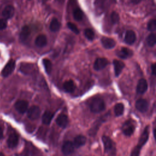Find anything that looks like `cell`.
<instances>
[{
	"instance_id": "obj_1",
	"label": "cell",
	"mask_w": 156,
	"mask_h": 156,
	"mask_svg": "<svg viewBox=\"0 0 156 156\" xmlns=\"http://www.w3.org/2000/svg\"><path fill=\"white\" fill-rule=\"evenodd\" d=\"M149 138V126H146L141 133L138 144L133 148L130 156H139L141 147L146 143Z\"/></svg>"
},
{
	"instance_id": "obj_2",
	"label": "cell",
	"mask_w": 156,
	"mask_h": 156,
	"mask_svg": "<svg viewBox=\"0 0 156 156\" xmlns=\"http://www.w3.org/2000/svg\"><path fill=\"white\" fill-rule=\"evenodd\" d=\"M90 108L93 113H99L102 112L105 108V105L104 100L99 97L94 98L90 104Z\"/></svg>"
},
{
	"instance_id": "obj_3",
	"label": "cell",
	"mask_w": 156,
	"mask_h": 156,
	"mask_svg": "<svg viewBox=\"0 0 156 156\" xmlns=\"http://www.w3.org/2000/svg\"><path fill=\"white\" fill-rule=\"evenodd\" d=\"M102 141L104 144L105 152L108 154H114L116 151V148L115 144L112 139L107 136L104 135L102 137Z\"/></svg>"
},
{
	"instance_id": "obj_4",
	"label": "cell",
	"mask_w": 156,
	"mask_h": 156,
	"mask_svg": "<svg viewBox=\"0 0 156 156\" xmlns=\"http://www.w3.org/2000/svg\"><path fill=\"white\" fill-rule=\"evenodd\" d=\"M15 68V61L13 59L9 60L1 71L2 76L4 77H8L13 72Z\"/></svg>"
},
{
	"instance_id": "obj_5",
	"label": "cell",
	"mask_w": 156,
	"mask_h": 156,
	"mask_svg": "<svg viewBox=\"0 0 156 156\" xmlns=\"http://www.w3.org/2000/svg\"><path fill=\"white\" fill-rule=\"evenodd\" d=\"M41 110L38 106L32 105L27 110V116L31 120H35L39 118Z\"/></svg>"
},
{
	"instance_id": "obj_6",
	"label": "cell",
	"mask_w": 156,
	"mask_h": 156,
	"mask_svg": "<svg viewBox=\"0 0 156 156\" xmlns=\"http://www.w3.org/2000/svg\"><path fill=\"white\" fill-rule=\"evenodd\" d=\"M135 125L133 124V122L131 121H127L126 122L123 124L122 127V130L123 133L126 136H130L132 135L134 131H135Z\"/></svg>"
},
{
	"instance_id": "obj_7",
	"label": "cell",
	"mask_w": 156,
	"mask_h": 156,
	"mask_svg": "<svg viewBox=\"0 0 156 156\" xmlns=\"http://www.w3.org/2000/svg\"><path fill=\"white\" fill-rule=\"evenodd\" d=\"M15 108L20 113L23 114L27 110L29 103L26 100H18L15 104Z\"/></svg>"
},
{
	"instance_id": "obj_8",
	"label": "cell",
	"mask_w": 156,
	"mask_h": 156,
	"mask_svg": "<svg viewBox=\"0 0 156 156\" xmlns=\"http://www.w3.org/2000/svg\"><path fill=\"white\" fill-rule=\"evenodd\" d=\"M108 64V61L106 58H98L94 63L93 68L99 71L104 69Z\"/></svg>"
},
{
	"instance_id": "obj_9",
	"label": "cell",
	"mask_w": 156,
	"mask_h": 156,
	"mask_svg": "<svg viewBox=\"0 0 156 156\" xmlns=\"http://www.w3.org/2000/svg\"><path fill=\"white\" fill-rule=\"evenodd\" d=\"M136 108L140 112H146L149 107V104L147 101L144 99H140L136 101L135 103Z\"/></svg>"
},
{
	"instance_id": "obj_10",
	"label": "cell",
	"mask_w": 156,
	"mask_h": 156,
	"mask_svg": "<svg viewBox=\"0 0 156 156\" xmlns=\"http://www.w3.org/2000/svg\"><path fill=\"white\" fill-rule=\"evenodd\" d=\"M18 141H19V137L18 134H16L15 132L11 133L9 135L7 141V144L8 147L9 148H13L16 147L18 145Z\"/></svg>"
},
{
	"instance_id": "obj_11",
	"label": "cell",
	"mask_w": 156,
	"mask_h": 156,
	"mask_svg": "<svg viewBox=\"0 0 156 156\" xmlns=\"http://www.w3.org/2000/svg\"><path fill=\"white\" fill-rule=\"evenodd\" d=\"M14 13H15V8L12 5H6L4 8L2 12V15L5 20L12 18Z\"/></svg>"
},
{
	"instance_id": "obj_12",
	"label": "cell",
	"mask_w": 156,
	"mask_h": 156,
	"mask_svg": "<svg viewBox=\"0 0 156 156\" xmlns=\"http://www.w3.org/2000/svg\"><path fill=\"white\" fill-rule=\"evenodd\" d=\"M20 70L23 74H30L35 71V65L31 63H21Z\"/></svg>"
},
{
	"instance_id": "obj_13",
	"label": "cell",
	"mask_w": 156,
	"mask_h": 156,
	"mask_svg": "<svg viewBox=\"0 0 156 156\" xmlns=\"http://www.w3.org/2000/svg\"><path fill=\"white\" fill-rule=\"evenodd\" d=\"M101 41L102 46L106 49H112L116 45L115 41L112 38L102 37L101 39Z\"/></svg>"
},
{
	"instance_id": "obj_14",
	"label": "cell",
	"mask_w": 156,
	"mask_h": 156,
	"mask_svg": "<svg viewBox=\"0 0 156 156\" xmlns=\"http://www.w3.org/2000/svg\"><path fill=\"white\" fill-rule=\"evenodd\" d=\"M74 149L73 143L69 141H66L62 145V151L65 155H68L74 151Z\"/></svg>"
},
{
	"instance_id": "obj_15",
	"label": "cell",
	"mask_w": 156,
	"mask_h": 156,
	"mask_svg": "<svg viewBox=\"0 0 156 156\" xmlns=\"http://www.w3.org/2000/svg\"><path fill=\"white\" fill-rule=\"evenodd\" d=\"M132 54H133L132 51L126 47L121 48V49L116 52V55L119 58H123V59H126L131 57Z\"/></svg>"
},
{
	"instance_id": "obj_16",
	"label": "cell",
	"mask_w": 156,
	"mask_h": 156,
	"mask_svg": "<svg viewBox=\"0 0 156 156\" xmlns=\"http://www.w3.org/2000/svg\"><path fill=\"white\" fill-rule=\"evenodd\" d=\"M57 124L62 128H65L68 124V116L65 114H60L56 118Z\"/></svg>"
},
{
	"instance_id": "obj_17",
	"label": "cell",
	"mask_w": 156,
	"mask_h": 156,
	"mask_svg": "<svg viewBox=\"0 0 156 156\" xmlns=\"http://www.w3.org/2000/svg\"><path fill=\"white\" fill-rule=\"evenodd\" d=\"M147 90V82L144 79L139 80L136 86V92L138 94H144Z\"/></svg>"
},
{
	"instance_id": "obj_18",
	"label": "cell",
	"mask_w": 156,
	"mask_h": 156,
	"mask_svg": "<svg viewBox=\"0 0 156 156\" xmlns=\"http://www.w3.org/2000/svg\"><path fill=\"white\" fill-rule=\"evenodd\" d=\"M136 40V34L135 32L132 30H128L126 31L125 37H124V41L127 44H132Z\"/></svg>"
},
{
	"instance_id": "obj_19",
	"label": "cell",
	"mask_w": 156,
	"mask_h": 156,
	"mask_svg": "<svg viewBox=\"0 0 156 156\" xmlns=\"http://www.w3.org/2000/svg\"><path fill=\"white\" fill-rule=\"evenodd\" d=\"M113 64L114 66L115 76H118L122 72L123 68L125 66V65L122 61L119 60H114L113 62Z\"/></svg>"
},
{
	"instance_id": "obj_20",
	"label": "cell",
	"mask_w": 156,
	"mask_h": 156,
	"mask_svg": "<svg viewBox=\"0 0 156 156\" xmlns=\"http://www.w3.org/2000/svg\"><path fill=\"white\" fill-rule=\"evenodd\" d=\"M30 34V29L27 26H24L22 27L20 34V38L21 41H26Z\"/></svg>"
},
{
	"instance_id": "obj_21",
	"label": "cell",
	"mask_w": 156,
	"mask_h": 156,
	"mask_svg": "<svg viewBox=\"0 0 156 156\" xmlns=\"http://www.w3.org/2000/svg\"><path fill=\"white\" fill-rule=\"evenodd\" d=\"M107 117L105 116H101V118L100 119H99L97 121H96V122L94 124V125L92 126V127L90 129V130H89V135L91 136H94L96 135L97 131L98 130V129L99 127V126H101V124L102 122H103V121H104V119L106 118Z\"/></svg>"
},
{
	"instance_id": "obj_22",
	"label": "cell",
	"mask_w": 156,
	"mask_h": 156,
	"mask_svg": "<svg viewBox=\"0 0 156 156\" xmlns=\"http://www.w3.org/2000/svg\"><path fill=\"white\" fill-rule=\"evenodd\" d=\"M63 87L64 90L68 93H72L76 89V85L73 80H68L63 83Z\"/></svg>"
},
{
	"instance_id": "obj_23",
	"label": "cell",
	"mask_w": 156,
	"mask_h": 156,
	"mask_svg": "<svg viewBox=\"0 0 156 156\" xmlns=\"http://www.w3.org/2000/svg\"><path fill=\"white\" fill-rule=\"evenodd\" d=\"M35 44L37 46L41 48L46 45L47 44V38L45 35L41 34L37 37L35 40Z\"/></svg>"
},
{
	"instance_id": "obj_24",
	"label": "cell",
	"mask_w": 156,
	"mask_h": 156,
	"mask_svg": "<svg viewBox=\"0 0 156 156\" xmlns=\"http://www.w3.org/2000/svg\"><path fill=\"white\" fill-rule=\"evenodd\" d=\"M54 114L50 112V111H46L43 116H42V118H41V120H42V122L44 124H46V125H49L52 119V118L54 117Z\"/></svg>"
},
{
	"instance_id": "obj_25",
	"label": "cell",
	"mask_w": 156,
	"mask_h": 156,
	"mask_svg": "<svg viewBox=\"0 0 156 156\" xmlns=\"http://www.w3.org/2000/svg\"><path fill=\"white\" fill-rule=\"evenodd\" d=\"M86 143V138L83 135H77L74 139L73 145L76 147H80L83 146Z\"/></svg>"
},
{
	"instance_id": "obj_26",
	"label": "cell",
	"mask_w": 156,
	"mask_h": 156,
	"mask_svg": "<svg viewBox=\"0 0 156 156\" xmlns=\"http://www.w3.org/2000/svg\"><path fill=\"white\" fill-rule=\"evenodd\" d=\"M60 23L57 18H53L50 23L49 29L52 32H57L60 29Z\"/></svg>"
},
{
	"instance_id": "obj_27",
	"label": "cell",
	"mask_w": 156,
	"mask_h": 156,
	"mask_svg": "<svg viewBox=\"0 0 156 156\" xmlns=\"http://www.w3.org/2000/svg\"><path fill=\"white\" fill-rule=\"evenodd\" d=\"M42 62L46 72L48 74H49L52 71V65L51 60L48 58H44L43 59Z\"/></svg>"
},
{
	"instance_id": "obj_28",
	"label": "cell",
	"mask_w": 156,
	"mask_h": 156,
	"mask_svg": "<svg viewBox=\"0 0 156 156\" xmlns=\"http://www.w3.org/2000/svg\"><path fill=\"white\" fill-rule=\"evenodd\" d=\"M124 110V106L123 104L118 103L116 104L114 108V112H115V115L117 116L122 115L123 114Z\"/></svg>"
},
{
	"instance_id": "obj_29",
	"label": "cell",
	"mask_w": 156,
	"mask_h": 156,
	"mask_svg": "<svg viewBox=\"0 0 156 156\" xmlns=\"http://www.w3.org/2000/svg\"><path fill=\"white\" fill-rule=\"evenodd\" d=\"M146 41L149 46H154L156 42V36L154 33L150 34L146 38Z\"/></svg>"
},
{
	"instance_id": "obj_30",
	"label": "cell",
	"mask_w": 156,
	"mask_h": 156,
	"mask_svg": "<svg viewBox=\"0 0 156 156\" xmlns=\"http://www.w3.org/2000/svg\"><path fill=\"white\" fill-rule=\"evenodd\" d=\"M74 18L76 21H80L83 18V12L80 9H76L73 12Z\"/></svg>"
},
{
	"instance_id": "obj_31",
	"label": "cell",
	"mask_w": 156,
	"mask_h": 156,
	"mask_svg": "<svg viewBox=\"0 0 156 156\" xmlns=\"http://www.w3.org/2000/svg\"><path fill=\"white\" fill-rule=\"evenodd\" d=\"M84 34L88 40L91 41L94 38V32L91 29H86L84 31Z\"/></svg>"
},
{
	"instance_id": "obj_32",
	"label": "cell",
	"mask_w": 156,
	"mask_h": 156,
	"mask_svg": "<svg viewBox=\"0 0 156 156\" xmlns=\"http://www.w3.org/2000/svg\"><path fill=\"white\" fill-rule=\"evenodd\" d=\"M147 28L149 31H151V32L155 31V29H156V21H155V20L153 19V20H150L149 21L148 24H147Z\"/></svg>"
},
{
	"instance_id": "obj_33",
	"label": "cell",
	"mask_w": 156,
	"mask_h": 156,
	"mask_svg": "<svg viewBox=\"0 0 156 156\" xmlns=\"http://www.w3.org/2000/svg\"><path fill=\"white\" fill-rule=\"evenodd\" d=\"M67 26L74 33H75L76 34H79V30L78 29V27H77V26L74 24L73 23L71 22H68L67 23Z\"/></svg>"
},
{
	"instance_id": "obj_34",
	"label": "cell",
	"mask_w": 156,
	"mask_h": 156,
	"mask_svg": "<svg viewBox=\"0 0 156 156\" xmlns=\"http://www.w3.org/2000/svg\"><path fill=\"white\" fill-rule=\"evenodd\" d=\"M110 17H111V21L113 24L117 23L119 20V16L118 13L115 11L112 12V13H111Z\"/></svg>"
},
{
	"instance_id": "obj_35",
	"label": "cell",
	"mask_w": 156,
	"mask_h": 156,
	"mask_svg": "<svg viewBox=\"0 0 156 156\" xmlns=\"http://www.w3.org/2000/svg\"><path fill=\"white\" fill-rule=\"evenodd\" d=\"M7 20H5L4 18L0 19V30L5 29L7 27Z\"/></svg>"
},
{
	"instance_id": "obj_36",
	"label": "cell",
	"mask_w": 156,
	"mask_h": 156,
	"mask_svg": "<svg viewBox=\"0 0 156 156\" xmlns=\"http://www.w3.org/2000/svg\"><path fill=\"white\" fill-rule=\"evenodd\" d=\"M155 63H153L152 65H151V70H152V74L153 75H155Z\"/></svg>"
},
{
	"instance_id": "obj_37",
	"label": "cell",
	"mask_w": 156,
	"mask_h": 156,
	"mask_svg": "<svg viewBox=\"0 0 156 156\" xmlns=\"http://www.w3.org/2000/svg\"><path fill=\"white\" fill-rule=\"evenodd\" d=\"M3 136H4V135H3V130L0 127V140L3 138Z\"/></svg>"
},
{
	"instance_id": "obj_38",
	"label": "cell",
	"mask_w": 156,
	"mask_h": 156,
	"mask_svg": "<svg viewBox=\"0 0 156 156\" xmlns=\"http://www.w3.org/2000/svg\"><path fill=\"white\" fill-rule=\"evenodd\" d=\"M131 2L134 4H138V3H140L141 2V1H132Z\"/></svg>"
},
{
	"instance_id": "obj_39",
	"label": "cell",
	"mask_w": 156,
	"mask_h": 156,
	"mask_svg": "<svg viewBox=\"0 0 156 156\" xmlns=\"http://www.w3.org/2000/svg\"><path fill=\"white\" fill-rule=\"evenodd\" d=\"M0 156H5L2 152H0Z\"/></svg>"
}]
</instances>
